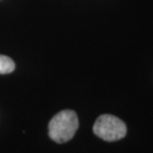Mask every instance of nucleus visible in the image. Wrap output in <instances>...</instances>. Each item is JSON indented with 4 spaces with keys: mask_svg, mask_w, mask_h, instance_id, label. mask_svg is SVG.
Masks as SVG:
<instances>
[{
    "mask_svg": "<svg viewBox=\"0 0 153 153\" xmlns=\"http://www.w3.org/2000/svg\"><path fill=\"white\" fill-rule=\"evenodd\" d=\"M78 126V117L74 111H61L48 123V135L55 142L64 143L73 137Z\"/></svg>",
    "mask_w": 153,
    "mask_h": 153,
    "instance_id": "1",
    "label": "nucleus"
},
{
    "mask_svg": "<svg viewBox=\"0 0 153 153\" xmlns=\"http://www.w3.org/2000/svg\"><path fill=\"white\" fill-rule=\"evenodd\" d=\"M94 133L106 141H117L126 134V126L122 120L112 115H102L96 120Z\"/></svg>",
    "mask_w": 153,
    "mask_h": 153,
    "instance_id": "2",
    "label": "nucleus"
},
{
    "mask_svg": "<svg viewBox=\"0 0 153 153\" xmlns=\"http://www.w3.org/2000/svg\"><path fill=\"white\" fill-rule=\"evenodd\" d=\"M15 69V63L10 57L0 55V74L11 73Z\"/></svg>",
    "mask_w": 153,
    "mask_h": 153,
    "instance_id": "3",
    "label": "nucleus"
}]
</instances>
